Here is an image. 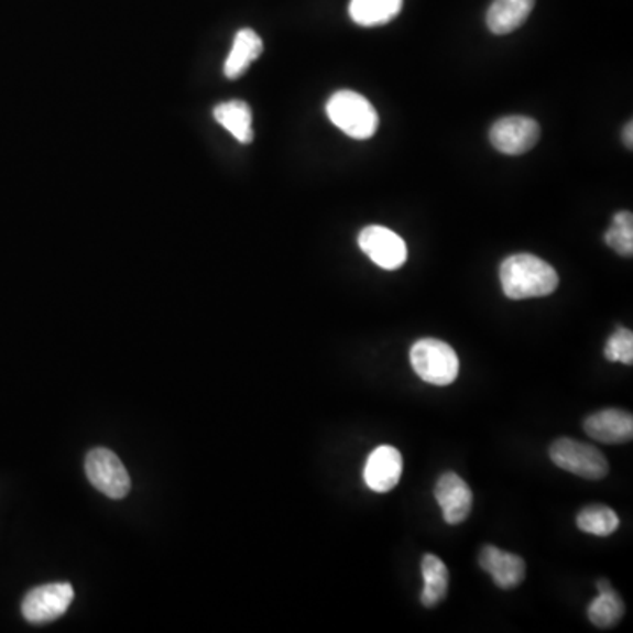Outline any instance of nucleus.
Returning a JSON list of instances; mask_svg holds the SVG:
<instances>
[{"label":"nucleus","instance_id":"1","mask_svg":"<svg viewBox=\"0 0 633 633\" xmlns=\"http://www.w3.org/2000/svg\"><path fill=\"white\" fill-rule=\"evenodd\" d=\"M500 282L509 299L544 297L558 288L559 276L549 262L532 253H515L500 266Z\"/></svg>","mask_w":633,"mask_h":633},{"label":"nucleus","instance_id":"2","mask_svg":"<svg viewBox=\"0 0 633 633\" xmlns=\"http://www.w3.org/2000/svg\"><path fill=\"white\" fill-rule=\"evenodd\" d=\"M329 120L354 140L372 138L379 127V114L372 102L361 94L340 90L332 94L326 106Z\"/></svg>","mask_w":633,"mask_h":633},{"label":"nucleus","instance_id":"3","mask_svg":"<svg viewBox=\"0 0 633 633\" xmlns=\"http://www.w3.org/2000/svg\"><path fill=\"white\" fill-rule=\"evenodd\" d=\"M414 372L432 385H449L458 379L459 359L456 350L446 341L424 338L415 341L411 349Z\"/></svg>","mask_w":633,"mask_h":633},{"label":"nucleus","instance_id":"4","mask_svg":"<svg viewBox=\"0 0 633 633\" xmlns=\"http://www.w3.org/2000/svg\"><path fill=\"white\" fill-rule=\"evenodd\" d=\"M549 456L556 467L588 481H600L609 473L608 459L597 447L572 438H559L553 441Z\"/></svg>","mask_w":633,"mask_h":633},{"label":"nucleus","instance_id":"5","mask_svg":"<svg viewBox=\"0 0 633 633\" xmlns=\"http://www.w3.org/2000/svg\"><path fill=\"white\" fill-rule=\"evenodd\" d=\"M85 472L94 488L110 499H125L131 491V477L127 473L119 456L111 450L102 449V447L90 450L85 459Z\"/></svg>","mask_w":633,"mask_h":633},{"label":"nucleus","instance_id":"6","mask_svg":"<svg viewBox=\"0 0 633 633\" xmlns=\"http://www.w3.org/2000/svg\"><path fill=\"white\" fill-rule=\"evenodd\" d=\"M73 600L75 590L67 582L37 586L23 599L22 614L26 621L35 625L50 623L64 616Z\"/></svg>","mask_w":633,"mask_h":633},{"label":"nucleus","instance_id":"7","mask_svg":"<svg viewBox=\"0 0 633 633\" xmlns=\"http://www.w3.org/2000/svg\"><path fill=\"white\" fill-rule=\"evenodd\" d=\"M359 249L382 270L394 271L406 261V245L402 237L382 226H368L359 232Z\"/></svg>","mask_w":633,"mask_h":633},{"label":"nucleus","instance_id":"8","mask_svg":"<svg viewBox=\"0 0 633 633\" xmlns=\"http://www.w3.org/2000/svg\"><path fill=\"white\" fill-rule=\"evenodd\" d=\"M541 138V125L530 117H505L491 127L490 140L494 149L505 155H521L532 150Z\"/></svg>","mask_w":633,"mask_h":633},{"label":"nucleus","instance_id":"9","mask_svg":"<svg viewBox=\"0 0 633 633\" xmlns=\"http://www.w3.org/2000/svg\"><path fill=\"white\" fill-rule=\"evenodd\" d=\"M435 499L447 524H459L472 511L473 494L470 485L455 472H446L435 485Z\"/></svg>","mask_w":633,"mask_h":633},{"label":"nucleus","instance_id":"10","mask_svg":"<svg viewBox=\"0 0 633 633\" xmlns=\"http://www.w3.org/2000/svg\"><path fill=\"white\" fill-rule=\"evenodd\" d=\"M403 458L396 447L380 446L368 456L364 482L375 493L394 490L402 479Z\"/></svg>","mask_w":633,"mask_h":633},{"label":"nucleus","instance_id":"11","mask_svg":"<svg viewBox=\"0 0 633 633\" xmlns=\"http://www.w3.org/2000/svg\"><path fill=\"white\" fill-rule=\"evenodd\" d=\"M482 570L493 577L494 585L502 590H514L526 576V564L521 556L512 555L500 547L484 546L479 556Z\"/></svg>","mask_w":633,"mask_h":633},{"label":"nucleus","instance_id":"12","mask_svg":"<svg viewBox=\"0 0 633 633\" xmlns=\"http://www.w3.org/2000/svg\"><path fill=\"white\" fill-rule=\"evenodd\" d=\"M585 432L602 444H626L633 438V417L630 412L618 408L600 411L585 421Z\"/></svg>","mask_w":633,"mask_h":633},{"label":"nucleus","instance_id":"13","mask_svg":"<svg viewBox=\"0 0 633 633\" xmlns=\"http://www.w3.org/2000/svg\"><path fill=\"white\" fill-rule=\"evenodd\" d=\"M535 0H494L488 11V26L496 35L520 29L533 11Z\"/></svg>","mask_w":633,"mask_h":633},{"label":"nucleus","instance_id":"14","mask_svg":"<svg viewBox=\"0 0 633 633\" xmlns=\"http://www.w3.org/2000/svg\"><path fill=\"white\" fill-rule=\"evenodd\" d=\"M261 53L262 40L258 32H253L252 29H243L234 37L231 53L223 64V75L228 76L229 79L240 78L241 75H245L250 64L261 57Z\"/></svg>","mask_w":633,"mask_h":633},{"label":"nucleus","instance_id":"15","mask_svg":"<svg viewBox=\"0 0 633 633\" xmlns=\"http://www.w3.org/2000/svg\"><path fill=\"white\" fill-rule=\"evenodd\" d=\"M599 597L588 605V618L599 629H611L625 616V603L608 581L597 582Z\"/></svg>","mask_w":633,"mask_h":633},{"label":"nucleus","instance_id":"16","mask_svg":"<svg viewBox=\"0 0 633 633\" xmlns=\"http://www.w3.org/2000/svg\"><path fill=\"white\" fill-rule=\"evenodd\" d=\"M423 570L424 588L421 602L424 608H437L441 600H446L449 588V570L438 556L426 555L421 564Z\"/></svg>","mask_w":633,"mask_h":633},{"label":"nucleus","instance_id":"17","mask_svg":"<svg viewBox=\"0 0 633 633\" xmlns=\"http://www.w3.org/2000/svg\"><path fill=\"white\" fill-rule=\"evenodd\" d=\"M403 0H352L350 18L361 26H379L391 22L400 14Z\"/></svg>","mask_w":633,"mask_h":633},{"label":"nucleus","instance_id":"18","mask_svg":"<svg viewBox=\"0 0 633 633\" xmlns=\"http://www.w3.org/2000/svg\"><path fill=\"white\" fill-rule=\"evenodd\" d=\"M214 117L240 143L247 144L253 140L252 110L247 102H222L215 108Z\"/></svg>","mask_w":633,"mask_h":633},{"label":"nucleus","instance_id":"19","mask_svg":"<svg viewBox=\"0 0 633 633\" xmlns=\"http://www.w3.org/2000/svg\"><path fill=\"white\" fill-rule=\"evenodd\" d=\"M577 528L597 537H609L620 528V517L605 505L586 506L577 514Z\"/></svg>","mask_w":633,"mask_h":633},{"label":"nucleus","instance_id":"20","mask_svg":"<svg viewBox=\"0 0 633 633\" xmlns=\"http://www.w3.org/2000/svg\"><path fill=\"white\" fill-rule=\"evenodd\" d=\"M605 243L620 255L630 258L633 253V217L630 211L614 215L612 228L605 232Z\"/></svg>","mask_w":633,"mask_h":633},{"label":"nucleus","instance_id":"21","mask_svg":"<svg viewBox=\"0 0 633 633\" xmlns=\"http://www.w3.org/2000/svg\"><path fill=\"white\" fill-rule=\"evenodd\" d=\"M603 354L611 363L632 364L633 363V335L630 329H618L608 340V346Z\"/></svg>","mask_w":633,"mask_h":633},{"label":"nucleus","instance_id":"22","mask_svg":"<svg viewBox=\"0 0 633 633\" xmlns=\"http://www.w3.org/2000/svg\"><path fill=\"white\" fill-rule=\"evenodd\" d=\"M633 127H632V122L629 123V125L625 127V132H623V138H625V143L626 146H629V149H632V134H633Z\"/></svg>","mask_w":633,"mask_h":633}]
</instances>
